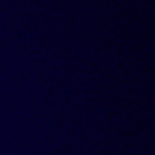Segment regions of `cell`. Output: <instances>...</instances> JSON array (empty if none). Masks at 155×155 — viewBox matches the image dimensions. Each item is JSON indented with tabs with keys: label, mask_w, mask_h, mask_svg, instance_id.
Masks as SVG:
<instances>
[]
</instances>
